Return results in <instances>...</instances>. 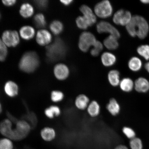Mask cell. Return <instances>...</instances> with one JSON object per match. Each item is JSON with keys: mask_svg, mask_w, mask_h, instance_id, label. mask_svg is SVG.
<instances>
[{"mask_svg": "<svg viewBox=\"0 0 149 149\" xmlns=\"http://www.w3.org/2000/svg\"><path fill=\"white\" fill-rule=\"evenodd\" d=\"M143 63L141 59L136 56H134L128 61V66L129 69L133 72H138L143 67Z\"/></svg>", "mask_w": 149, "mask_h": 149, "instance_id": "obj_20", "label": "cell"}, {"mask_svg": "<svg viewBox=\"0 0 149 149\" xmlns=\"http://www.w3.org/2000/svg\"><path fill=\"white\" fill-rule=\"evenodd\" d=\"M20 14L24 18L31 17L34 13V9L32 6L29 3H24L20 7Z\"/></svg>", "mask_w": 149, "mask_h": 149, "instance_id": "obj_27", "label": "cell"}, {"mask_svg": "<svg viewBox=\"0 0 149 149\" xmlns=\"http://www.w3.org/2000/svg\"><path fill=\"white\" fill-rule=\"evenodd\" d=\"M86 109L89 116L92 117H95L100 114V105L97 101L93 100L89 103Z\"/></svg>", "mask_w": 149, "mask_h": 149, "instance_id": "obj_24", "label": "cell"}, {"mask_svg": "<svg viewBox=\"0 0 149 149\" xmlns=\"http://www.w3.org/2000/svg\"><path fill=\"white\" fill-rule=\"evenodd\" d=\"M129 146L130 149H143L144 144L141 139L136 137L134 139L130 140Z\"/></svg>", "mask_w": 149, "mask_h": 149, "instance_id": "obj_31", "label": "cell"}, {"mask_svg": "<svg viewBox=\"0 0 149 149\" xmlns=\"http://www.w3.org/2000/svg\"><path fill=\"white\" fill-rule=\"evenodd\" d=\"M2 40L6 46L15 47L20 42L19 35L15 31H6L2 36Z\"/></svg>", "mask_w": 149, "mask_h": 149, "instance_id": "obj_8", "label": "cell"}, {"mask_svg": "<svg viewBox=\"0 0 149 149\" xmlns=\"http://www.w3.org/2000/svg\"><path fill=\"white\" fill-rule=\"evenodd\" d=\"M22 120L26 122L31 126V130L36 127L38 124V119L36 114L32 111H28L24 115Z\"/></svg>", "mask_w": 149, "mask_h": 149, "instance_id": "obj_25", "label": "cell"}, {"mask_svg": "<svg viewBox=\"0 0 149 149\" xmlns=\"http://www.w3.org/2000/svg\"><path fill=\"white\" fill-rule=\"evenodd\" d=\"M125 27L130 36L137 37L141 40L146 38L149 32L148 22L143 17L139 15H133L131 21Z\"/></svg>", "mask_w": 149, "mask_h": 149, "instance_id": "obj_1", "label": "cell"}, {"mask_svg": "<svg viewBox=\"0 0 149 149\" xmlns=\"http://www.w3.org/2000/svg\"><path fill=\"white\" fill-rule=\"evenodd\" d=\"M54 73L57 79L61 81H64L68 79L69 76L70 70L66 65L61 63L55 66Z\"/></svg>", "mask_w": 149, "mask_h": 149, "instance_id": "obj_10", "label": "cell"}, {"mask_svg": "<svg viewBox=\"0 0 149 149\" xmlns=\"http://www.w3.org/2000/svg\"><path fill=\"white\" fill-rule=\"evenodd\" d=\"M33 22L35 26L38 28H44L46 25L45 17L42 14L39 13L36 15L33 19Z\"/></svg>", "mask_w": 149, "mask_h": 149, "instance_id": "obj_32", "label": "cell"}, {"mask_svg": "<svg viewBox=\"0 0 149 149\" xmlns=\"http://www.w3.org/2000/svg\"><path fill=\"white\" fill-rule=\"evenodd\" d=\"M119 86L123 92H131L134 89V81L130 77L123 78L121 80Z\"/></svg>", "mask_w": 149, "mask_h": 149, "instance_id": "obj_16", "label": "cell"}, {"mask_svg": "<svg viewBox=\"0 0 149 149\" xmlns=\"http://www.w3.org/2000/svg\"><path fill=\"white\" fill-rule=\"evenodd\" d=\"M3 109H2V107L1 104L0 102V114L2 113V111Z\"/></svg>", "mask_w": 149, "mask_h": 149, "instance_id": "obj_45", "label": "cell"}, {"mask_svg": "<svg viewBox=\"0 0 149 149\" xmlns=\"http://www.w3.org/2000/svg\"><path fill=\"white\" fill-rule=\"evenodd\" d=\"M40 61L38 55L35 52H29L25 53L20 59L19 68L22 72L27 73H32L39 66Z\"/></svg>", "mask_w": 149, "mask_h": 149, "instance_id": "obj_2", "label": "cell"}, {"mask_svg": "<svg viewBox=\"0 0 149 149\" xmlns=\"http://www.w3.org/2000/svg\"><path fill=\"white\" fill-rule=\"evenodd\" d=\"M45 115L48 118L53 119L61 114L60 108L57 106L52 105L45 110Z\"/></svg>", "mask_w": 149, "mask_h": 149, "instance_id": "obj_26", "label": "cell"}, {"mask_svg": "<svg viewBox=\"0 0 149 149\" xmlns=\"http://www.w3.org/2000/svg\"><path fill=\"white\" fill-rule=\"evenodd\" d=\"M122 131L124 135L130 140H131L136 137V134L135 130L130 127H124L122 128Z\"/></svg>", "mask_w": 149, "mask_h": 149, "instance_id": "obj_36", "label": "cell"}, {"mask_svg": "<svg viewBox=\"0 0 149 149\" xmlns=\"http://www.w3.org/2000/svg\"><path fill=\"white\" fill-rule=\"evenodd\" d=\"M66 47L61 39H56L53 44L46 47V55L49 61H54L63 58L66 54Z\"/></svg>", "mask_w": 149, "mask_h": 149, "instance_id": "obj_3", "label": "cell"}, {"mask_svg": "<svg viewBox=\"0 0 149 149\" xmlns=\"http://www.w3.org/2000/svg\"><path fill=\"white\" fill-rule=\"evenodd\" d=\"M20 36L25 40H29L33 38L35 35L34 29L29 26H25L22 27L20 29Z\"/></svg>", "mask_w": 149, "mask_h": 149, "instance_id": "obj_23", "label": "cell"}, {"mask_svg": "<svg viewBox=\"0 0 149 149\" xmlns=\"http://www.w3.org/2000/svg\"><path fill=\"white\" fill-rule=\"evenodd\" d=\"M117 39L110 35L104 41V44L107 49L110 50L116 49L118 47L119 43Z\"/></svg>", "mask_w": 149, "mask_h": 149, "instance_id": "obj_28", "label": "cell"}, {"mask_svg": "<svg viewBox=\"0 0 149 149\" xmlns=\"http://www.w3.org/2000/svg\"><path fill=\"white\" fill-rule=\"evenodd\" d=\"M97 41L92 33L85 31L80 35L78 46L81 51L86 52L91 46H94Z\"/></svg>", "mask_w": 149, "mask_h": 149, "instance_id": "obj_5", "label": "cell"}, {"mask_svg": "<svg viewBox=\"0 0 149 149\" xmlns=\"http://www.w3.org/2000/svg\"><path fill=\"white\" fill-rule=\"evenodd\" d=\"M76 25L79 29L86 30L90 27L88 22L83 16H79L76 19Z\"/></svg>", "mask_w": 149, "mask_h": 149, "instance_id": "obj_35", "label": "cell"}, {"mask_svg": "<svg viewBox=\"0 0 149 149\" xmlns=\"http://www.w3.org/2000/svg\"><path fill=\"white\" fill-rule=\"evenodd\" d=\"M144 68L146 71L149 74V61L145 63L144 65Z\"/></svg>", "mask_w": 149, "mask_h": 149, "instance_id": "obj_42", "label": "cell"}, {"mask_svg": "<svg viewBox=\"0 0 149 149\" xmlns=\"http://www.w3.org/2000/svg\"><path fill=\"white\" fill-rule=\"evenodd\" d=\"M80 10L84 17L88 22L90 27L96 23V15L90 7L87 5H83L80 7Z\"/></svg>", "mask_w": 149, "mask_h": 149, "instance_id": "obj_15", "label": "cell"}, {"mask_svg": "<svg viewBox=\"0 0 149 149\" xmlns=\"http://www.w3.org/2000/svg\"><path fill=\"white\" fill-rule=\"evenodd\" d=\"M37 6L39 8L41 9H44L47 6L48 1L46 0H42V1H35Z\"/></svg>", "mask_w": 149, "mask_h": 149, "instance_id": "obj_38", "label": "cell"}, {"mask_svg": "<svg viewBox=\"0 0 149 149\" xmlns=\"http://www.w3.org/2000/svg\"><path fill=\"white\" fill-rule=\"evenodd\" d=\"M108 80L112 86H119L121 81L120 73L118 70H112L110 71L108 74Z\"/></svg>", "mask_w": 149, "mask_h": 149, "instance_id": "obj_21", "label": "cell"}, {"mask_svg": "<svg viewBox=\"0 0 149 149\" xmlns=\"http://www.w3.org/2000/svg\"><path fill=\"white\" fill-rule=\"evenodd\" d=\"M90 102V100L86 95L81 94L76 97L74 104L78 109L80 110H84L87 109Z\"/></svg>", "mask_w": 149, "mask_h": 149, "instance_id": "obj_17", "label": "cell"}, {"mask_svg": "<svg viewBox=\"0 0 149 149\" xmlns=\"http://www.w3.org/2000/svg\"><path fill=\"white\" fill-rule=\"evenodd\" d=\"M133 16L130 11L120 9L113 15V20L116 25L126 27L131 21Z\"/></svg>", "mask_w": 149, "mask_h": 149, "instance_id": "obj_7", "label": "cell"}, {"mask_svg": "<svg viewBox=\"0 0 149 149\" xmlns=\"http://www.w3.org/2000/svg\"><path fill=\"white\" fill-rule=\"evenodd\" d=\"M0 17H1V15H0Z\"/></svg>", "mask_w": 149, "mask_h": 149, "instance_id": "obj_46", "label": "cell"}, {"mask_svg": "<svg viewBox=\"0 0 149 149\" xmlns=\"http://www.w3.org/2000/svg\"><path fill=\"white\" fill-rule=\"evenodd\" d=\"M15 0H4L2 1L3 4L7 6H11L16 3Z\"/></svg>", "mask_w": 149, "mask_h": 149, "instance_id": "obj_39", "label": "cell"}, {"mask_svg": "<svg viewBox=\"0 0 149 149\" xmlns=\"http://www.w3.org/2000/svg\"><path fill=\"white\" fill-rule=\"evenodd\" d=\"M40 135L44 141L50 142L55 139L56 133L53 128L46 127L41 130Z\"/></svg>", "mask_w": 149, "mask_h": 149, "instance_id": "obj_18", "label": "cell"}, {"mask_svg": "<svg viewBox=\"0 0 149 149\" xmlns=\"http://www.w3.org/2000/svg\"><path fill=\"white\" fill-rule=\"evenodd\" d=\"M139 94H145L149 92V80L144 77H139L134 81V89Z\"/></svg>", "mask_w": 149, "mask_h": 149, "instance_id": "obj_12", "label": "cell"}, {"mask_svg": "<svg viewBox=\"0 0 149 149\" xmlns=\"http://www.w3.org/2000/svg\"><path fill=\"white\" fill-rule=\"evenodd\" d=\"M12 140H22L27 136L31 128L29 125L23 120H19L15 124Z\"/></svg>", "mask_w": 149, "mask_h": 149, "instance_id": "obj_4", "label": "cell"}, {"mask_svg": "<svg viewBox=\"0 0 149 149\" xmlns=\"http://www.w3.org/2000/svg\"><path fill=\"white\" fill-rule=\"evenodd\" d=\"M93 47L91 51V54L93 56H97L103 49V45L101 42L97 40Z\"/></svg>", "mask_w": 149, "mask_h": 149, "instance_id": "obj_37", "label": "cell"}, {"mask_svg": "<svg viewBox=\"0 0 149 149\" xmlns=\"http://www.w3.org/2000/svg\"><path fill=\"white\" fill-rule=\"evenodd\" d=\"M95 14L98 17L107 18L111 16L113 8L109 1H104L97 3L94 7Z\"/></svg>", "mask_w": 149, "mask_h": 149, "instance_id": "obj_6", "label": "cell"}, {"mask_svg": "<svg viewBox=\"0 0 149 149\" xmlns=\"http://www.w3.org/2000/svg\"><path fill=\"white\" fill-rule=\"evenodd\" d=\"M140 1L143 4L145 5L149 4V0H141Z\"/></svg>", "mask_w": 149, "mask_h": 149, "instance_id": "obj_44", "label": "cell"}, {"mask_svg": "<svg viewBox=\"0 0 149 149\" xmlns=\"http://www.w3.org/2000/svg\"><path fill=\"white\" fill-rule=\"evenodd\" d=\"M12 141L6 137L0 139V149H13L14 145Z\"/></svg>", "mask_w": 149, "mask_h": 149, "instance_id": "obj_34", "label": "cell"}, {"mask_svg": "<svg viewBox=\"0 0 149 149\" xmlns=\"http://www.w3.org/2000/svg\"><path fill=\"white\" fill-rule=\"evenodd\" d=\"M13 123L8 119H4L0 123V133L5 137L12 140L14 128Z\"/></svg>", "mask_w": 149, "mask_h": 149, "instance_id": "obj_11", "label": "cell"}, {"mask_svg": "<svg viewBox=\"0 0 149 149\" xmlns=\"http://www.w3.org/2000/svg\"><path fill=\"white\" fill-rule=\"evenodd\" d=\"M64 97V93L60 91L54 90L51 93V100L52 102L55 103H58L62 101Z\"/></svg>", "mask_w": 149, "mask_h": 149, "instance_id": "obj_33", "label": "cell"}, {"mask_svg": "<svg viewBox=\"0 0 149 149\" xmlns=\"http://www.w3.org/2000/svg\"><path fill=\"white\" fill-rule=\"evenodd\" d=\"M138 54L145 60L149 61V45H142L138 47L136 49Z\"/></svg>", "mask_w": 149, "mask_h": 149, "instance_id": "obj_30", "label": "cell"}, {"mask_svg": "<svg viewBox=\"0 0 149 149\" xmlns=\"http://www.w3.org/2000/svg\"><path fill=\"white\" fill-rule=\"evenodd\" d=\"M6 47H7L5 45L4 42H3L2 39L0 38V49Z\"/></svg>", "mask_w": 149, "mask_h": 149, "instance_id": "obj_43", "label": "cell"}, {"mask_svg": "<svg viewBox=\"0 0 149 149\" xmlns=\"http://www.w3.org/2000/svg\"><path fill=\"white\" fill-rule=\"evenodd\" d=\"M107 110L113 116H116L120 113L121 107L120 104L114 98L109 100L107 106Z\"/></svg>", "mask_w": 149, "mask_h": 149, "instance_id": "obj_19", "label": "cell"}, {"mask_svg": "<svg viewBox=\"0 0 149 149\" xmlns=\"http://www.w3.org/2000/svg\"><path fill=\"white\" fill-rule=\"evenodd\" d=\"M101 61L104 66L111 67L114 65L116 61V57L113 54L110 52H104L101 57Z\"/></svg>", "mask_w": 149, "mask_h": 149, "instance_id": "obj_22", "label": "cell"}, {"mask_svg": "<svg viewBox=\"0 0 149 149\" xmlns=\"http://www.w3.org/2000/svg\"><path fill=\"white\" fill-rule=\"evenodd\" d=\"M114 149H129V148L125 145L121 144L118 145Z\"/></svg>", "mask_w": 149, "mask_h": 149, "instance_id": "obj_40", "label": "cell"}, {"mask_svg": "<svg viewBox=\"0 0 149 149\" xmlns=\"http://www.w3.org/2000/svg\"><path fill=\"white\" fill-rule=\"evenodd\" d=\"M4 91L7 96L14 98L18 94L19 88L17 84L14 81H9L5 83Z\"/></svg>", "mask_w": 149, "mask_h": 149, "instance_id": "obj_14", "label": "cell"}, {"mask_svg": "<svg viewBox=\"0 0 149 149\" xmlns=\"http://www.w3.org/2000/svg\"><path fill=\"white\" fill-rule=\"evenodd\" d=\"M49 27L52 32L55 35L60 34L64 29L63 24L58 20H54L52 22Z\"/></svg>", "mask_w": 149, "mask_h": 149, "instance_id": "obj_29", "label": "cell"}, {"mask_svg": "<svg viewBox=\"0 0 149 149\" xmlns=\"http://www.w3.org/2000/svg\"><path fill=\"white\" fill-rule=\"evenodd\" d=\"M52 36L49 31L45 29H41L37 32L36 42L39 45L44 46L47 45L51 42Z\"/></svg>", "mask_w": 149, "mask_h": 149, "instance_id": "obj_13", "label": "cell"}, {"mask_svg": "<svg viewBox=\"0 0 149 149\" xmlns=\"http://www.w3.org/2000/svg\"><path fill=\"white\" fill-rule=\"evenodd\" d=\"M72 1H61V2L63 5L65 6H68L70 5L72 3Z\"/></svg>", "mask_w": 149, "mask_h": 149, "instance_id": "obj_41", "label": "cell"}, {"mask_svg": "<svg viewBox=\"0 0 149 149\" xmlns=\"http://www.w3.org/2000/svg\"><path fill=\"white\" fill-rule=\"evenodd\" d=\"M97 31L100 33H108L117 39L120 38V34L118 30L109 22L101 21L97 25Z\"/></svg>", "mask_w": 149, "mask_h": 149, "instance_id": "obj_9", "label": "cell"}]
</instances>
